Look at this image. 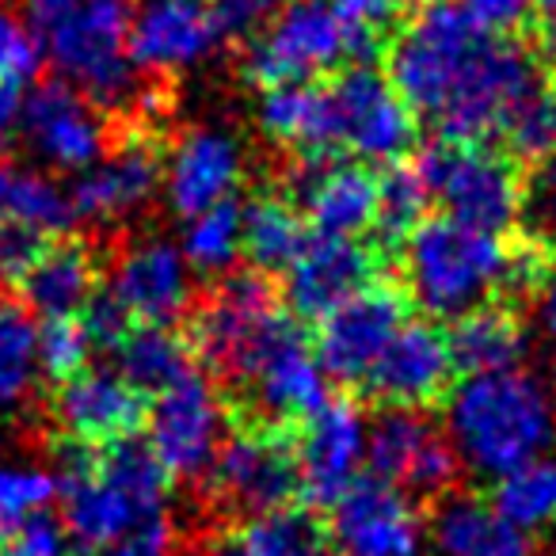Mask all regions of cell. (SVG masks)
Here are the masks:
<instances>
[{
	"instance_id": "21",
	"label": "cell",
	"mask_w": 556,
	"mask_h": 556,
	"mask_svg": "<svg viewBox=\"0 0 556 556\" xmlns=\"http://www.w3.org/2000/svg\"><path fill=\"white\" fill-rule=\"evenodd\" d=\"M164 179V161L153 141L126 138L123 146H111L103 161L80 172L70 191L73 217L92 225H123L130 217L146 214L156 199Z\"/></svg>"
},
{
	"instance_id": "52",
	"label": "cell",
	"mask_w": 556,
	"mask_h": 556,
	"mask_svg": "<svg viewBox=\"0 0 556 556\" xmlns=\"http://www.w3.org/2000/svg\"><path fill=\"white\" fill-rule=\"evenodd\" d=\"M0 556H20V553L12 545H0Z\"/></svg>"
},
{
	"instance_id": "12",
	"label": "cell",
	"mask_w": 556,
	"mask_h": 556,
	"mask_svg": "<svg viewBox=\"0 0 556 556\" xmlns=\"http://www.w3.org/2000/svg\"><path fill=\"white\" fill-rule=\"evenodd\" d=\"M366 465L386 484L434 500L454 488L462 469L446 431L419 408H381L378 419L366 424Z\"/></svg>"
},
{
	"instance_id": "7",
	"label": "cell",
	"mask_w": 556,
	"mask_h": 556,
	"mask_svg": "<svg viewBox=\"0 0 556 556\" xmlns=\"http://www.w3.org/2000/svg\"><path fill=\"white\" fill-rule=\"evenodd\" d=\"M427 191L450 222L472 225L484 232H503L522 217L526 187L515 161L488 146H457L439 141L416 156Z\"/></svg>"
},
{
	"instance_id": "11",
	"label": "cell",
	"mask_w": 556,
	"mask_h": 556,
	"mask_svg": "<svg viewBox=\"0 0 556 556\" xmlns=\"http://www.w3.org/2000/svg\"><path fill=\"white\" fill-rule=\"evenodd\" d=\"M206 484L222 507L244 518L290 507V500L302 492L294 442L275 427L244 424L240 431L225 434Z\"/></svg>"
},
{
	"instance_id": "29",
	"label": "cell",
	"mask_w": 556,
	"mask_h": 556,
	"mask_svg": "<svg viewBox=\"0 0 556 556\" xmlns=\"http://www.w3.org/2000/svg\"><path fill=\"white\" fill-rule=\"evenodd\" d=\"M210 556H336L328 526L309 507H278L240 518L217 538Z\"/></svg>"
},
{
	"instance_id": "6",
	"label": "cell",
	"mask_w": 556,
	"mask_h": 556,
	"mask_svg": "<svg viewBox=\"0 0 556 556\" xmlns=\"http://www.w3.org/2000/svg\"><path fill=\"white\" fill-rule=\"evenodd\" d=\"M294 328V320L278 309L267 278L244 270V275L222 278L214 294L199 305L191 340L202 363L222 374V381L240 389Z\"/></svg>"
},
{
	"instance_id": "50",
	"label": "cell",
	"mask_w": 556,
	"mask_h": 556,
	"mask_svg": "<svg viewBox=\"0 0 556 556\" xmlns=\"http://www.w3.org/2000/svg\"><path fill=\"white\" fill-rule=\"evenodd\" d=\"M533 20H538V31H541V39H545V47L556 50V0H538Z\"/></svg>"
},
{
	"instance_id": "54",
	"label": "cell",
	"mask_w": 556,
	"mask_h": 556,
	"mask_svg": "<svg viewBox=\"0 0 556 556\" xmlns=\"http://www.w3.org/2000/svg\"><path fill=\"white\" fill-rule=\"evenodd\" d=\"M0 450H4V439H0Z\"/></svg>"
},
{
	"instance_id": "24",
	"label": "cell",
	"mask_w": 556,
	"mask_h": 556,
	"mask_svg": "<svg viewBox=\"0 0 556 556\" xmlns=\"http://www.w3.org/2000/svg\"><path fill=\"white\" fill-rule=\"evenodd\" d=\"M146 396L126 378H118V370H103V366H88L77 378L62 381L54 396L58 424L85 450L134 439L146 424Z\"/></svg>"
},
{
	"instance_id": "28",
	"label": "cell",
	"mask_w": 556,
	"mask_h": 556,
	"mask_svg": "<svg viewBox=\"0 0 556 556\" xmlns=\"http://www.w3.org/2000/svg\"><path fill=\"white\" fill-rule=\"evenodd\" d=\"M263 138L302 153V161H325L336 153L328 85H278L263 88L255 108Z\"/></svg>"
},
{
	"instance_id": "53",
	"label": "cell",
	"mask_w": 556,
	"mask_h": 556,
	"mask_svg": "<svg viewBox=\"0 0 556 556\" xmlns=\"http://www.w3.org/2000/svg\"><path fill=\"white\" fill-rule=\"evenodd\" d=\"M408 4H424L427 9V4H442V0H408Z\"/></svg>"
},
{
	"instance_id": "32",
	"label": "cell",
	"mask_w": 556,
	"mask_h": 556,
	"mask_svg": "<svg viewBox=\"0 0 556 556\" xmlns=\"http://www.w3.org/2000/svg\"><path fill=\"white\" fill-rule=\"evenodd\" d=\"M309 232L305 222L287 199L260 194L248 206H240V252L260 270H287L294 255L305 248Z\"/></svg>"
},
{
	"instance_id": "13",
	"label": "cell",
	"mask_w": 556,
	"mask_h": 556,
	"mask_svg": "<svg viewBox=\"0 0 556 556\" xmlns=\"http://www.w3.org/2000/svg\"><path fill=\"white\" fill-rule=\"evenodd\" d=\"M336 556H424L427 522L416 500L378 477H358L332 503Z\"/></svg>"
},
{
	"instance_id": "34",
	"label": "cell",
	"mask_w": 556,
	"mask_h": 556,
	"mask_svg": "<svg viewBox=\"0 0 556 556\" xmlns=\"http://www.w3.org/2000/svg\"><path fill=\"white\" fill-rule=\"evenodd\" d=\"M39 378V320L20 298L0 290V408H20Z\"/></svg>"
},
{
	"instance_id": "3",
	"label": "cell",
	"mask_w": 556,
	"mask_h": 556,
	"mask_svg": "<svg viewBox=\"0 0 556 556\" xmlns=\"http://www.w3.org/2000/svg\"><path fill=\"white\" fill-rule=\"evenodd\" d=\"M446 439L477 477H507L548 457L556 442V401L530 370L462 378L446 393Z\"/></svg>"
},
{
	"instance_id": "41",
	"label": "cell",
	"mask_w": 556,
	"mask_h": 556,
	"mask_svg": "<svg viewBox=\"0 0 556 556\" xmlns=\"http://www.w3.org/2000/svg\"><path fill=\"white\" fill-rule=\"evenodd\" d=\"M328 4L340 16V24L348 27L358 65H366V58L378 54L381 42H386V31L393 27L401 0H328Z\"/></svg>"
},
{
	"instance_id": "16",
	"label": "cell",
	"mask_w": 556,
	"mask_h": 556,
	"mask_svg": "<svg viewBox=\"0 0 556 556\" xmlns=\"http://www.w3.org/2000/svg\"><path fill=\"white\" fill-rule=\"evenodd\" d=\"M404 325H408L404 298L393 287L374 282L320 320L313 351L328 378L343 381V386H363Z\"/></svg>"
},
{
	"instance_id": "47",
	"label": "cell",
	"mask_w": 556,
	"mask_h": 556,
	"mask_svg": "<svg viewBox=\"0 0 556 556\" xmlns=\"http://www.w3.org/2000/svg\"><path fill=\"white\" fill-rule=\"evenodd\" d=\"M39 248V237L12 229V225H0V282H20Z\"/></svg>"
},
{
	"instance_id": "43",
	"label": "cell",
	"mask_w": 556,
	"mask_h": 556,
	"mask_svg": "<svg viewBox=\"0 0 556 556\" xmlns=\"http://www.w3.org/2000/svg\"><path fill=\"white\" fill-rule=\"evenodd\" d=\"M294 0H210L222 39H252Z\"/></svg>"
},
{
	"instance_id": "19",
	"label": "cell",
	"mask_w": 556,
	"mask_h": 556,
	"mask_svg": "<svg viewBox=\"0 0 556 556\" xmlns=\"http://www.w3.org/2000/svg\"><path fill=\"white\" fill-rule=\"evenodd\" d=\"M222 42L210 0H134L130 65L149 77H176L202 65Z\"/></svg>"
},
{
	"instance_id": "49",
	"label": "cell",
	"mask_w": 556,
	"mask_h": 556,
	"mask_svg": "<svg viewBox=\"0 0 556 556\" xmlns=\"http://www.w3.org/2000/svg\"><path fill=\"white\" fill-rule=\"evenodd\" d=\"M24 85H0V153L20 138L24 130Z\"/></svg>"
},
{
	"instance_id": "30",
	"label": "cell",
	"mask_w": 556,
	"mask_h": 556,
	"mask_svg": "<svg viewBox=\"0 0 556 556\" xmlns=\"http://www.w3.org/2000/svg\"><path fill=\"white\" fill-rule=\"evenodd\" d=\"M0 225L31 237H54L73 225L70 191L54 176L0 156Z\"/></svg>"
},
{
	"instance_id": "37",
	"label": "cell",
	"mask_w": 556,
	"mask_h": 556,
	"mask_svg": "<svg viewBox=\"0 0 556 556\" xmlns=\"http://www.w3.org/2000/svg\"><path fill=\"white\" fill-rule=\"evenodd\" d=\"M58 495V477L31 462L0 457V538H12L24 522L50 507Z\"/></svg>"
},
{
	"instance_id": "35",
	"label": "cell",
	"mask_w": 556,
	"mask_h": 556,
	"mask_svg": "<svg viewBox=\"0 0 556 556\" xmlns=\"http://www.w3.org/2000/svg\"><path fill=\"white\" fill-rule=\"evenodd\" d=\"M492 507L526 533L556 526V457H538L495 480Z\"/></svg>"
},
{
	"instance_id": "42",
	"label": "cell",
	"mask_w": 556,
	"mask_h": 556,
	"mask_svg": "<svg viewBox=\"0 0 556 556\" xmlns=\"http://www.w3.org/2000/svg\"><path fill=\"white\" fill-rule=\"evenodd\" d=\"M39 70V47L20 16L0 9V85H27Z\"/></svg>"
},
{
	"instance_id": "26",
	"label": "cell",
	"mask_w": 556,
	"mask_h": 556,
	"mask_svg": "<svg viewBox=\"0 0 556 556\" xmlns=\"http://www.w3.org/2000/svg\"><path fill=\"white\" fill-rule=\"evenodd\" d=\"M427 548L434 556H538L533 538L480 495H442L427 522Z\"/></svg>"
},
{
	"instance_id": "4",
	"label": "cell",
	"mask_w": 556,
	"mask_h": 556,
	"mask_svg": "<svg viewBox=\"0 0 556 556\" xmlns=\"http://www.w3.org/2000/svg\"><path fill=\"white\" fill-rule=\"evenodd\" d=\"M130 16L134 0H24V24L39 58L96 108L141 103L138 70L130 65Z\"/></svg>"
},
{
	"instance_id": "36",
	"label": "cell",
	"mask_w": 556,
	"mask_h": 556,
	"mask_svg": "<svg viewBox=\"0 0 556 556\" xmlns=\"http://www.w3.org/2000/svg\"><path fill=\"white\" fill-rule=\"evenodd\" d=\"M179 252H184L187 267L194 275H229L237 267V260H244L240 252V206L225 202L206 214L187 217L184 237H179Z\"/></svg>"
},
{
	"instance_id": "23",
	"label": "cell",
	"mask_w": 556,
	"mask_h": 556,
	"mask_svg": "<svg viewBox=\"0 0 556 556\" xmlns=\"http://www.w3.org/2000/svg\"><path fill=\"white\" fill-rule=\"evenodd\" d=\"M294 454L302 495L313 507H332L366 462V416L351 401H328L302 424Z\"/></svg>"
},
{
	"instance_id": "33",
	"label": "cell",
	"mask_w": 556,
	"mask_h": 556,
	"mask_svg": "<svg viewBox=\"0 0 556 556\" xmlns=\"http://www.w3.org/2000/svg\"><path fill=\"white\" fill-rule=\"evenodd\" d=\"M115 370L141 396H156L194 370V355L168 328H130L126 340L115 348Z\"/></svg>"
},
{
	"instance_id": "10",
	"label": "cell",
	"mask_w": 556,
	"mask_h": 556,
	"mask_svg": "<svg viewBox=\"0 0 556 556\" xmlns=\"http://www.w3.org/2000/svg\"><path fill=\"white\" fill-rule=\"evenodd\" d=\"M153 457L172 480H202L229 434V412L206 374L191 370L184 381L153 396L146 412Z\"/></svg>"
},
{
	"instance_id": "51",
	"label": "cell",
	"mask_w": 556,
	"mask_h": 556,
	"mask_svg": "<svg viewBox=\"0 0 556 556\" xmlns=\"http://www.w3.org/2000/svg\"><path fill=\"white\" fill-rule=\"evenodd\" d=\"M88 556H138V553H126V548H103V553H88Z\"/></svg>"
},
{
	"instance_id": "22",
	"label": "cell",
	"mask_w": 556,
	"mask_h": 556,
	"mask_svg": "<svg viewBox=\"0 0 556 556\" xmlns=\"http://www.w3.org/2000/svg\"><path fill=\"white\" fill-rule=\"evenodd\" d=\"M240 396H244L248 424L275 427V431L305 424L313 412L332 401L325 366L317 363V351L302 340L298 328L255 366L252 378L240 386Z\"/></svg>"
},
{
	"instance_id": "17",
	"label": "cell",
	"mask_w": 556,
	"mask_h": 556,
	"mask_svg": "<svg viewBox=\"0 0 556 556\" xmlns=\"http://www.w3.org/2000/svg\"><path fill=\"white\" fill-rule=\"evenodd\" d=\"M20 138L47 168L77 172V176L96 161H103V153L111 149V134L100 108L62 80H47L27 92Z\"/></svg>"
},
{
	"instance_id": "5",
	"label": "cell",
	"mask_w": 556,
	"mask_h": 556,
	"mask_svg": "<svg viewBox=\"0 0 556 556\" xmlns=\"http://www.w3.org/2000/svg\"><path fill=\"white\" fill-rule=\"evenodd\" d=\"M488 39L492 35L472 24L462 4H427L389 47L386 77L412 115L434 126L465 88Z\"/></svg>"
},
{
	"instance_id": "2",
	"label": "cell",
	"mask_w": 556,
	"mask_h": 556,
	"mask_svg": "<svg viewBox=\"0 0 556 556\" xmlns=\"http://www.w3.org/2000/svg\"><path fill=\"white\" fill-rule=\"evenodd\" d=\"M404 294L419 313L462 320L503 290H533L541 263L530 248H507L500 232L431 217L401 240Z\"/></svg>"
},
{
	"instance_id": "45",
	"label": "cell",
	"mask_w": 556,
	"mask_h": 556,
	"mask_svg": "<svg viewBox=\"0 0 556 556\" xmlns=\"http://www.w3.org/2000/svg\"><path fill=\"white\" fill-rule=\"evenodd\" d=\"M522 214L533 217V232L541 240H556V153L538 164L530 191H526Z\"/></svg>"
},
{
	"instance_id": "39",
	"label": "cell",
	"mask_w": 556,
	"mask_h": 556,
	"mask_svg": "<svg viewBox=\"0 0 556 556\" xmlns=\"http://www.w3.org/2000/svg\"><path fill=\"white\" fill-rule=\"evenodd\" d=\"M507 141V149L522 161H548L556 153V96L548 92H538L530 103L515 111V118L507 123V130L500 134Z\"/></svg>"
},
{
	"instance_id": "46",
	"label": "cell",
	"mask_w": 556,
	"mask_h": 556,
	"mask_svg": "<svg viewBox=\"0 0 556 556\" xmlns=\"http://www.w3.org/2000/svg\"><path fill=\"white\" fill-rule=\"evenodd\" d=\"M65 541H70V533H65V526L58 522L54 515H35L31 522H24L16 533H12L9 545L16 548L20 556H65Z\"/></svg>"
},
{
	"instance_id": "14",
	"label": "cell",
	"mask_w": 556,
	"mask_h": 556,
	"mask_svg": "<svg viewBox=\"0 0 556 556\" xmlns=\"http://www.w3.org/2000/svg\"><path fill=\"white\" fill-rule=\"evenodd\" d=\"M194 270L168 237H138L115 255L103 294L138 328H168L191 309Z\"/></svg>"
},
{
	"instance_id": "40",
	"label": "cell",
	"mask_w": 556,
	"mask_h": 556,
	"mask_svg": "<svg viewBox=\"0 0 556 556\" xmlns=\"http://www.w3.org/2000/svg\"><path fill=\"white\" fill-rule=\"evenodd\" d=\"M92 340H88L80 317L65 320H42L39 325V366L47 378L70 381L80 370H88V358H92Z\"/></svg>"
},
{
	"instance_id": "25",
	"label": "cell",
	"mask_w": 556,
	"mask_h": 556,
	"mask_svg": "<svg viewBox=\"0 0 556 556\" xmlns=\"http://www.w3.org/2000/svg\"><path fill=\"white\" fill-rule=\"evenodd\" d=\"M450 374H454V355L446 336L431 320H408L363 381V389L386 408H424L450 393Z\"/></svg>"
},
{
	"instance_id": "15",
	"label": "cell",
	"mask_w": 556,
	"mask_h": 556,
	"mask_svg": "<svg viewBox=\"0 0 556 556\" xmlns=\"http://www.w3.org/2000/svg\"><path fill=\"white\" fill-rule=\"evenodd\" d=\"M287 202L313 237L358 240L378 225L381 176L358 161H302L287 176Z\"/></svg>"
},
{
	"instance_id": "9",
	"label": "cell",
	"mask_w": 556,
	"mask_h": 556,
	"mask_svg": "<svg viewBox=\"0 0 556 556\" xmlns=\"http://www.w3.org/2000/svg\"><path fill=\"white\" fill-rule=\"evenodd\" d=\"M336 153H351L358 164H401L416 146V115L393 80L370 65H351L328 80Z\"/></svg>"
},
{
	"instance_id": "1",
	"label": "cell",
	"mask_w": 556,
	"mask_h": 556,
	"mask_svg": "<svg viewBox=\"0 0 556 556\" xmlns=\"http://www.w3.org/2000/svg\"><path fill=\"white\" fill-rule=\"evenodd\" d=\"M172 477L138 439L103 450H70L62 492V526L92 553L126 548L138 556H168L176 526L168 515Z\"/></svg>"
},
{
	"instance_id": "44",
	"label": "cell",
	"mask_w": 556,
	"mask_h": 556,
	"mask_svg": "<svg viewBox=\"0 0 556 556\" xmlns=\"http://www.w3.org/2000/svg\"><path fill=\"white\" fill-rule=\"evenodd\" d=\"M462 12L488 35H507L533 20L538 0H462Z\"/></svg>"
},
{
	"instance_id": "20",
	"label": "cell",
	"mask_w": 556,
	"mask_h": 556,
	"mask_svg": "<svg viewBox=\"0 0 556 556\" xmlns=\"http://www.w3.org/2000/svg\"><path fill=\"white\" fill-rule=\"evenodd\" d=\"M374 270H378V255L363 240L309 237L294 263L282 270V298L294 317L320 325L328 313L374 287Z\"/></svg>"
},
{
	"instance_id": "38",
	"label": "cell",
	"mask_w": 556,
	"mask_h": 556,
	"mask_svg": "<svg viewBox=\"0 0 556 556\" xmlns=\"http://www.w3.org/2000/svg\"><path fill=\"white\" fill-rule=\"evenodd\" d=\"M431 202L424 176L416 161H401L381 176V202H378V225L389 240H404L416 225H424V210Z\"/></svg>"
},
{
	"instance_id": "8",
	"label": "cell",
	"mask_w": 556,
	"mask_h": 556,
	"mask_svg": "<svg viewBox=\"0 0 556 556\" xmlns=\"http://www.w3.org/2000/svg\"><path fill=\"white\" fill-rule=\"evenodd\" d=\"M343 62L358 65V54L328 0H294L244 50V73L260 88L317 85Z\"/></svg>"
},
{
	"instance_id": "27",
	"label": "cell",
	"mask_w": 556,
	"mask_h": 556,
	"mask_svg": "<svg viewBox=\"0 0 556 556\" xmlns=\"http://www.w3.org/2000/svg\"><path fill=\"white\" fill-rule=\"evenodd\" d=\"M20 302L42 320L80 317L96 298V260L77 240H54L35 252L20 278Z\"/></svg>"
},
{
	"instance_id": "48",
	"label": "cell",
	"mask_w": 556,
	"mask_h": 556,
	"mask_svg": "<svg viewBox=\"0 0 556 556\" xmlns=\"http://www.w3.org/2000/svg\"><path fill=\"white\" fill-rule=\"evenodd\" d=\"M533 320L541 336L556 343V260L541 267V278L533 282Z\"/></svg>"
},
{
	"instance_id": "31",
	"label": "cell",
	"mask_w": 556,
	"mask_h": 556,
	"mask_svg": "<svg viewBox=\"0 0 556 556\" xmlns=\"http://www.w3.org/2000/svg\"><path fill=\"white\" fill-rule=\"evenodd\" d=\"M446 340L450 355H454V370H462L465 378L518 370V363L526 358L522 325L507 309H495V305H484V309L454 320V332Z\"/></svg>"
},
{
	"instance_id": "18",
	"label": "cell",
	"mask_w": 556,
	"mask_h": 556,
	"mask_svg": "<svg viewBox=\"0 0 556 556\" xmlns=\"http://www.w3.org/2000/svg\"><path fill=\"white\" fill-rule=\"evenodd\" d=\"M248 172L244 141L225 126H194L164 156L161 191L179 217L206 214L232 202Z\"/></svg>"
}]
</instances>
